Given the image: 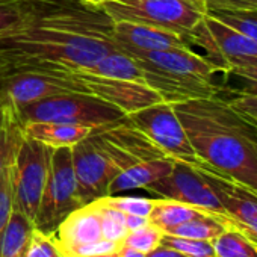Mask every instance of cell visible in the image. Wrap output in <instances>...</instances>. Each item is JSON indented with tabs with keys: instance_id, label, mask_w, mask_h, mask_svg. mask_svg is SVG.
Listing matches in <instances>:
<instances>
[{
	"instance_id": "obj_1",
	"label": "cell",
	"mask_w": 257,
	"mask_h": 257,
	"mask_svg": "<svg viewBox=\"0 0 257 257\" xmlns=\"http://www.w3.org/2000/svg\"><path fill=\"white\" fill-rule=\"evenodd\" d=\"M115 49L104 11L67 0H47L28 25L0 38V55L13 68L76 71Z\"/></svg>"
},
{
	"instance_id": "obj_2",
	"label": "cell",
	"mask_w": 257,
	"mask_h": 257,
	"mask_svg": "<svg viewBox=\"0 0 257 257\" xmlns=\"http://www.w3.org/2000/svg\"><path fill=\"white\" fill-rule=\"evenodd\" d=\"M173 106L201 165L257 195V125L222 97Z\"/></svg>"
},
{
	"instance_id": "obj_3",
	"label": "cell",
	"mask_w": 257,
	"mask_h": 257,
	"mask_svg": "<svg viewBox=\"0 0 257 257\" xmlns=\"http://www.w3.org/2000/svg\"><path fill=\"white\" fill-rule=\"evenodd\" d=\"M127 53L140 62L146 83L164 101L179 103L192 98L222 97L224 88L215 80L222 73L221 68L194 49Z\"/></svg>"
},
{
	"instance_id": "obj_4",
	"label": "cell",
	"mask_w": 257,
	"mask_h": 257,
	"mask_svg": "<svg viewBox=\"0 0 257 257\" xmlns=\"http://www.w3.org/2000/svg\"><path fill=\"white\" fill-rule=\"evenodd\" d=\"M100 8L112 22L155 26L191 40L209 13L203 0H115L104 2Z\"/></svg>"
},
{
	"instance_id": "obj_5",
	"label": "cell",
	"mask_w": 257,
	"mask_h": 257,
	"mask_svg": "<svg viewBox=\"0 0 257 257\" xmlns=\"http://www.w3.org/2000/svg\"><path fill=\"white\" fill-rule=\"evenodd\" d=\"M13 113L20 124L32 121H53L88 125L95 131L115 124L125 116L112 104L95 95L83 92H67L47 97L26 104Z\"/></svg>"
},
{
	"instance_id": "obj_6",
	"label": "cell",
	"mask_w": 257,
	"mask_h": 257,
	"mask_svg": "<svg viewBox=\"0 0 257 257\" xmlns=\"http://www.w3.org/2000/svg\"><path fill=\"white\" fill-rule=\"evenodd\" d=\"M82 206L71 149H55L52 152L49 176L34 225L37 230L50 234L71 212Z\"/></svg>"
},
{
	"instance_id": "obj_7",
	"label": "cell",
	"mask_w": 257,
	"mask_h": 257,
	"mask_svg": "<svg viewBox=\"0 0 257 257\" xmlns=\"http://www.w3.org/2000/svg\"><path fill=\"white\" fill-rule=\"evenodd\" d=\"M67 92H83V89L70 73L61 70L11 68L0 77V101L11 112Z\"/></svg>"
},
{
	"instance_id": "obj_8",
	"label": "cell",
	"mask_w": 257,
	"mask_h": 257,
	"mask_svg": "<svg viewBox=\"0 0 257 257\" xmlns=\"http://www.w3.org/2000/svg\"><path fill=\"white\" fill-rule=\"evenodd\" d=\"M125 118L167 158L191 165H201L173 103L159 101L128 113Z\"/></svg>"
},
{
	"instance_id": "obj_9",
	"label": "cell",
	"mask_w": 257,
	"mask_h": 257,
	"mask_svg": "<svg viewBox=\"0 0 257 257\" xmlns=\"http://www.w3.org/2000/svg\"><path fill=\"white\" fill-rule=\"evenodd\" d=\"M146 189L158 195V198L180 201L213 213L227 222L230 228H234L221 204L216 191L200 165L174 161L173 171L164 179L149 185Z\"/></svg>"
},
{
	"instance_id": "obj_10",
	"label": "cell",
	"mask_w": 257,
	"mask_h": 257,
	"mask_svg": "<svg viewBox=\"0 0 257 257\" xmlns=\"http://www.w3.org/2000/svg\"><path fill=\"white\" fill-rule=\"evenodd\" d=\"M53 149L23 137L14 164V209L32 222L37 218L46 188Z\"/></svg>"
},
{
	"instance_id": "obj_11",
	"label": "cell",
	"mask_w": 257,
	"mask_h": 257,
	"mask_svg": "<svg viewBox=\"0 0 257 257\" xmlns=\"http://www.w3.org/2000/svg\"><path fill=\"white\" fill-rule=\"evenodd\" d=\"M194 47H200L224 74L243 61L257 56V41L207 13L192 32Z\"/></svg>"
},
{
	"instance_id": "obj_12",
	"label": "cell",
	"mask_w": 257,
	"mask_h": 257,
	"mask_svg": "<svg viewBox=\"0 0 257 257\" xmlns=\"http://www.w3.org/2000/svg\"><path fill=\"white\" fill-rule=\"evenodd\" d=\"M73 167L77 180V192L82 204L109 195V186L121 171L118 164L103 149L95 134L71 147Z\"/></svg>"
},
{
	"instance_id": "obj_13",
	"label": "cell",
	"mask_w": 257,
	"mask_h": 257,
	"mask_svg": "<svg viewBox=\"0 0 257 257\" xmlns=\"http://www.w3.org/2000/svg\"><path fill=\"white\" fill-rule=\"evenodd\" d=\"M82 86L85 94L95 95L112 104L124 115L137 112L143 107L164 101V98L149 85L131 80L101 77L83 71H67Z\"/></svg>"
},
{
	"instance_id": "obj_14",
	"label": "cell",
	"mask_w": 257,
	"mask_h": 257,
	"mask_svg": "<svg viewBox=\"0 0 257 257\" xmlns=\"http://www.w3.org/2000/svg\"><path fill=\"white\" fill-rule=\"evenodd\" d=\"M216 191L234 228L257 242V195L218 173L200 165Z\"/></svg>"
},
{
	"instance_id": "obj_15",
	"label": "cell",
	"mask_w": 257,
	"mask_h": 257,
	"mask_svg": "<svg viewBox=\"0 0 257 257\" xmlns=\"http://www.w3.org/2000/svg\"><path fill=\"white\" fill-rule=\"evenodd\" d=\"M112 38L116 47L124 52L194 49L192 40L185 35L131 22H112Z\"/></svg>"
},
{
	"instance_id": "obj_16",
	"label": "cell",
	"mask_w": 257,
	"mask_h": 257,
	"mask_svg": "<svg viewBox=\"0 0 257 257\" xmlns=\"http://www.w3.org/2000/svg\"><path fill=\"white\" fill-rule=\"evenodd\" d=\"M50 236L64 255L74 246L101 239L103 233L98 207L94 203H89L76 209L50 233Z\"/></svg>"
},
{
	"instance_id": "obj_17",
	"label": "cell",
	"mask_w": 257,
	"mask_h": 257,
	"mask_svg": "<svg viewBox=\"0 0 257 257\" xmlns=\"http://www.w3.org/2000/svg\"><path fill=\"white\" fill-rule=\"evenodd\" d=\"M23 137L35 140L50 149L74 147L88 138L95 128L79 124L53 122V121H32L22 124Z\"/></svg>"
},
{
	"instance_id": "obj_18",
	"label": "cell",
	"mask_w": 257,
	"mask_h": 257,
	"mask_svg": "<svg viewBox=\"0 0 257 257\" xmlns=\"http://www.w3.org/2000/svg\"><path fill=\"white\" fill-rule=\"evenodd\" d=\"M174 168V161L170 158H159L150 161H141L121 170L109 186V195H118L121 192L146 189L149 185L164 179Z\"/></svg>"
},
{
	"instance_id": "obj_19",
	"label": "cell",
	"mask_w": 257,
	"mask_h": 257,
	"mask_svg": "<svg viewBox=\"0 0 257 257\" xmlns=\"http://www.w3.org/2000/svg\"><path fill=\"white\" fill-rule=\"evenodd\" d=\"M76 71H83L101 77H109V79H119V80H131V82H140L146 83L144 80V73L140 65V62L127 52L121 49H115L106 56H103L100 61H97L94 65L83 68V70H76ZM147 85V83H146Z\"/></svg>"
},
{
	"instance_id": "obj_20",
	"label": "cell",
	"mask_w": 257,
	"mask_h": 257,
	"mask_svg": "<svg viewBox=\"0 0 257 257\" xmlns=\"http://www.w3.org/2000/svg\"><path fill=\"white\" fill-rule=\"evenodd\" d=\"M207 215L216 216L213 213H209V212L198 209V207H194L191 204H185V203L168 200V198H155V206L152 209L149 221H150V224L156 225L158 228H161L165 233L170 228H174V227L185 224L191 219L207 216Z\"/></svg>"
},
{
	"instance_id": "obj_21",
	"label": "cell",
	"mask_w": 257,
	"mask_h": 257,
	"mask_svg": "<svg viewBox=\"0 0 257 257\" xmlns=\"http://www.w3.org/2000/svg\"><path fill=\"white\" fill-rule=\"evenodd\" d=\"M34 230V222L14 209L0 242V257H26Z\"/></svg>"
},
{
	"instance_id": "obj_22",
	"label": "cell",
	"mask_w": 257,
	"mask_h": 257,
	"mask_svg": "<svg viewBox=\"0 0 257 257\" xmlns=\"http://www.w3.org/2000/svg\"><path fill=\"white\" fill-rule=\"evenodd\" d=\"M47 0H0V38L28 25Z\"/></svg>"
},
{
	"instance_id": "obj_23",
	"label": "cell",
	"mask_w": 257,
	"mask_h": 257,
	"mask_svg": "<svg viewBox=\"0 0 257 257\" xmlns=\"http://www.w3.org/2000/svg\"><path fill=\"white\" fill-rule=\"evenodd\" d=\"M22 140V124L17 121L16 115L4 106V118L0 121V177L11 164L16 162Z\"/></svg>"
},
{
	"instance_id": "obj_24",
	"label": "cell",
	"mask_w": 257,
	"mask_h": 257,
	"mask_svg": "<svg viewBox=\"0 0 257 257\" xmlns=\"http://www.w3.org/2000/svg\"><path fill=\"white\" fill-rule=\"evenodd\" d=\"M212 245L216 257H257V242L237 228H225Z\"/></svg>"
},
{
	"instance_id": "obj_25",
	"label": "cell",
	"mask_w": 257,
	"mask_h": 257,
	"mask_svg": "<svg viewBox=\"0 0 257 257\" xmlns=\"http://www.w3.org/2000/svg\"><path fill=\"white\" fill-rule=\"evenodd\" d=\"M225 228H230L222 219L207 215L201 218L191 219L185 224H180L174 228H170L165 231L167 234L188 237V239H198V240H207L212 242L215 237H218Z\"/></svg>"
},
{
	"instance_id": "obj_26",
	"label": "cell",
	"mask_w": 257,
	"mask_h": 257,
	"mask_svg": "<svg viewBox=\"0 0 257 257\" xmlns=\"http://www.w3.org/2000/svg\"><path fill=\"white\" fill-rule=\"evenodd\" d=\"M101 204L112 207L124 215H140V216H150L152 209L155 206V198L146 197H121V195H107L100 200Z\"/></svg>"
},
{
	"instance_id": "obj_27",
	"label": "cell",
	"mask_w": 257,
	"mask_h": 257,
	"mask_svg": "<svg viewBox=\"0 0 257 257\" xmlns=\"http://www.w3.org/2000/svg\"><path fill=\"white\" fill-rule=\"evenodd\" d=\"M92 203L98 207V212H100L103 237L107 239V240H113V242L121 243L122 239L128 233L127 225H125V215L115 210V209H112V207H107V206L101 204L97 200L92 201Z\"/></svg>"
},
{
	"instance_id": "obj_28",
	"label": "cell",
	"mask_w": 257,
	"mask_h": 257,
	"mask_svg": "<svg viewBox=\"0 0 257 257\" xmlns=\"http://www.w3.org/2000/svg\"><path fill=\"white\" fill-rule=\"evenodd\" d=\"M14 164H11L4 173V176L0 177V242H2L5 228L14 212Z\"/></svg>"
},
{
	"instance_id": "obj_29",
	"label": "cell",
	"mask_w": 257,
	"mask_h": 257,
	"mask_svg": "<svg viewBox=\"0 0 257 257\" xmlns=\"http://www.w3.org/2000/svg\"><path fill=\"white\" fill-rule=\"evenodd\" d=\"M161 243L173 249H177L186 257H216L212 242H207V240L188 239V237H180V236L164 233Z\"/></svg>"
},
{
	"instance_id": "obj_30",
	"label": "cell",
	"mask_w": 257,
	"mask_h": 257,
	"mask_svg": "<svg viewBox=\"0 0 257 257\" xmlns=\"http://www.w3.org/2000/svg\"><path fill=\"white\" fill-rule=\"evenodd\" d=\"M164 231L161 228H158L153 224H147L141 228H137L134 231H128L127 236L122 239L121 245L124 246H131L134 249H138L141 252H150L152 249H155L158 245H161Z\"/></svg>"
},
{
	"instance_id": "obj_31",
	"label": "cell",
	"mask_w": 257,
	"mask_h": 257,
	"mask_svg": "<svg viewBox=\"0 0 257 257\" xmlns=\"http://www.w3.org/2000/svg\"><path fill=\"white\" fill-rule=\"evenodd\" d=\"M225 25L257 41V10L254 11H212L209 13Z\"/></svg>"
},
{
	"instance_id": "obj_32",
	"label": "cell",
	"mask_w": 257,
	"mask_h": 257,
	"mask_svg": "<svg viewBox=\"0 0 257 257\" xmlns=\"http://www.w3.org/2000/svg\"><path fill=\"white\" fill-rule=\"evenodd\" d=\"M26 257H65V255L62 254V251L59 249L55 239L50 234L35 228Z\"/></svg>"
},
{
	"instance_id": "obj_33",
	"label": "cell",
	"mask_w": 257,
	"mask_h": 257,
	"mask_svg": "<svg viewBox=\"0 0 257 257\" xmlns=\"http://www.w3.org/2000/svg\"><path fill=\"white\" fill-rule=\"evenodd\" d=\"M121 243L113 242V240H107L104 237L94 240V242H88L79 246H74L73 249H70L68 252H65V257H91V255H98V254H106V252H113L118 251Z\"/></svg>"
},
{
	"instance_id": "obj_34",
	"label": "cell",
	"mask_w": 257,
	"mask_h": 257,
	"mask_svg": "<svg viewBox=\"0 0 257 257\" xmlns=\"http://www.w3.org/2000/svg\"><path fill=\"white\" fill-rule=\"evenodd\" d=\"M228 74L236 76L242 82V88L233 94L239 95H257V67H234Z\"/></svg>"
},
{
	"instance_id": "obj_35",
	"label": "cell",
	"mask_w": 257,
	"mask_h": 257,
	"mask_svg": "<svg viewBox=\"0 0 257 257\" xmlns=\"http://www.w3.org/2000/svg\"><path fill=\"white\" fill-rule=\"evenodd\" d=\"M209 13L212 11H254L257 0H203Z\"/></svg>"
},
{
	"instance_id": "obj_36",
	"label": "cell",
	"mask_w": 257,
	"mask_h": 257,
	"mask_svg": "<svg viewBox=\"0 0 257 257\" xmlns=\"http://www.w3.org/2000/svg\"><path fill=\"white\" fill-rule=\"evenodd\" d=\"M231 107L242 113L246 119L257 125V95H239L233 94L231 98H227Z\"/></svg>"
},
{
	"instance_id": "obj_37",
	"label": "cell",
	"mask_w": 257,
	"mask_h": 257,
	"mask_svg": "<svg viewBox=\"0 0 257 257\" xmlns=\"http://www.w3.org/2000/svg\"><path fill=\"white\" fill-rule=\"evenodd\" d=\"M147 257H186L185 254L179 252L177 249H173L167 245H158L155 249L147 252Z\"/></svg>"
},
{
	"instance_id": "obj_38",
	"label": "cell",
	"mask_w": 257,
	"mask_h": 257,
	"mask_svg": "<svg viewBox=\"0 0 257 257\" xmlns=\"http://www.w3.org/2000/svg\"><path fill=\"white\" fill-rule=\"evenodd\" d=\"M150 221L147 216H140V215H125V225L128 231H134L137 228H141L147 225Z\"/></svg>"
},
{
	"instance_id": "obj_39",
	"label": "cell",
	"mask_w": 257,
	"mask_h": 257,
	"mask_svg": "<svg viewBox=\"0 0 257 257\" xmlns=\"http://www.w3.org/2000/svg\"><path fill=\"white\" fill-rule=\"evenodd\" d=\"M118 257H147V254L146 252H141L138 249H134L131 246L119 245V248H118Z\"/></svg>"
},
{
	"instance_id": "obj_40",
	"label": "cell",
	"mask_w": 257,
	"mask_h": 257,
	"mask_svg": "<svg viewBox=\"0 0 257 257\" xmlns=\"http://www.w3.org/2000/svg\"><path fill=\"white\" fill-rule=\"evenodd\" d=\"M11 68H13V65H11L2 55H0V77H2L5 73H8Z\"/></svg>"
},
{
	"instance_id": "obj_41",
	"label": "cell",
	"mask_w": 257,
	"mask_h": 257,
	"mask_svg": "<svg viewBox=\"0 0 257 257\" xmlns=\"http://www.w3.org/2000/svg\"><path fill=\"white\" fill-rule=\"evenodd\" d=\"M76 2H79V4H82V5H86V7H89V8H100V7L103 5L101 0H76ZM100 10H101V8H100Z\"/></svg>"
},
{
	"instance_id": "obj_42",
	"label": "cell",
	"mask_w": 257,
	"mask_h": 257,
	"mask_svg": "<svg viewBox=\"0 0 257 257\" xmlns=\"http://www.w3.org/2000/svg\"><path fill=\"white\" fill-rule=\"evenodd\" d=\"M91 257H118V251L106 252V254H98V255H91Z\"/></svg>"
},
{
	"instance_id": "obj_43",
	"label": "cell",
	"mask_w": 257,
	"mask_h": 257,
	"mask_svg": "<svg viewBox=\"0 0 257 257\" xmlns=\"http://www.w3.org/2000/svg\"><path fill=\"white\" fill-rule=\"evenodd\" d=\"M2 118H4V104L0 101V121H2Z\"/></svg>"
},
{
	"instance_id": "obj_44",
	"label": "cell",
	"mask_w": 257,
	"mask_h": 257,
	"mask_svg": "<svg viewBox=\"0 0 257 257\" xmlns=\"http://www.w3.org/2000/svg\"><path fill=\"white\" fill-rule=\"evenodd\" d=\"M101 2L104 4V2H115V0H101Z\"/></svg>"
}]
</instances>
